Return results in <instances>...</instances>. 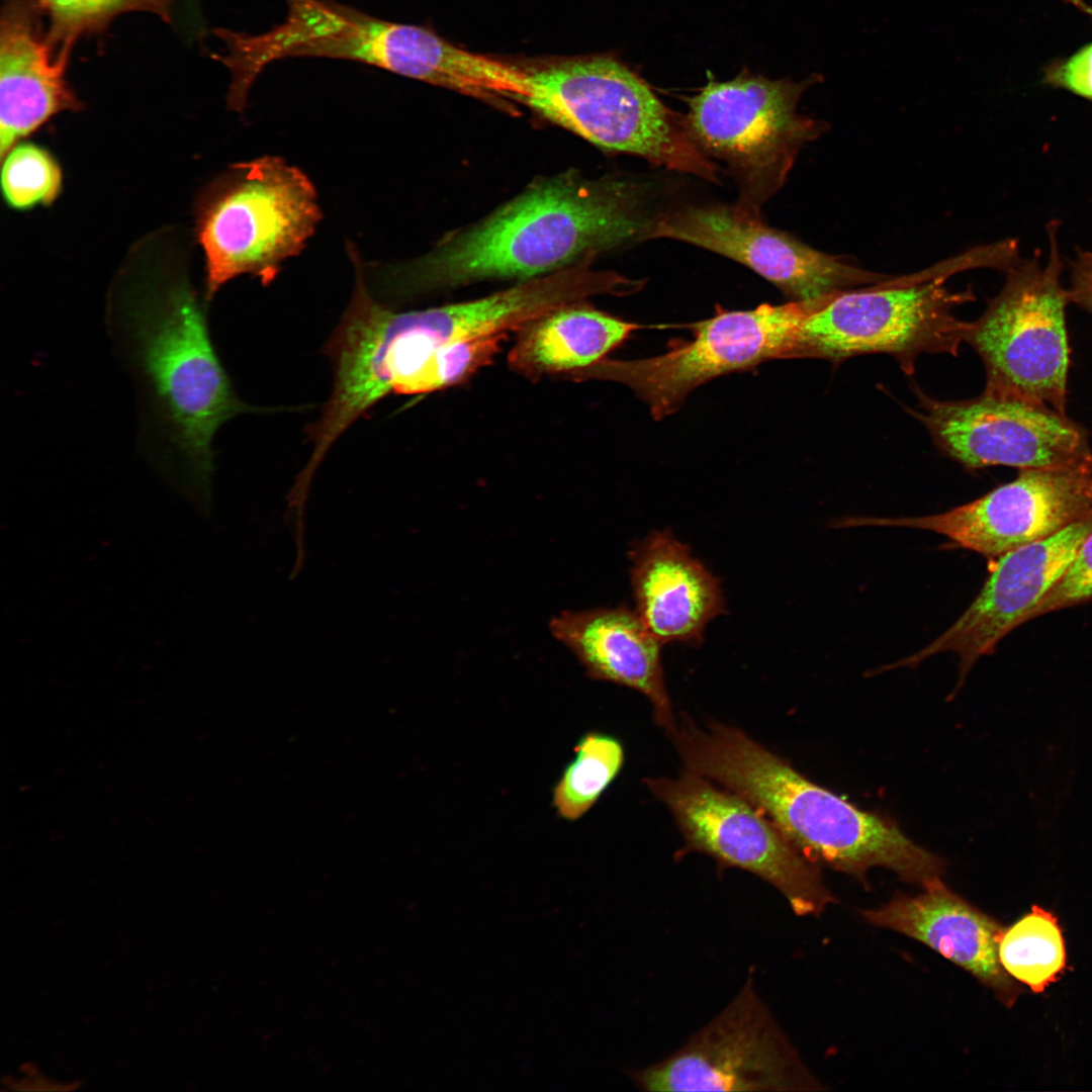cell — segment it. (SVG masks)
Here are the masks:
<instances>
[{"mask_svg": "<svg viewBox=\"0 0 1092 1092\" xmlns=\"http://www.w3.org/2000/svg\"><path fill=\"white\" fill-rule=\"evenodd\" d=\"M702 777L744 798L808 859L867 883L873 868L925 889L946 861L919 846L889 819L863 811L823 788L734 726L721 724L696 757Z\"/></svg>", "mask_w": 1092, "mask_h": 1092, "instance_id": "cell-3", "label": "cell"}, {"mask_svg": "<svg viewBox=\"0 0 1092 1092\" xmlns=\"http://www.w3.org/2000/svg\"><path fill=\"white\" fill-rule=\"evenodd\" d=\"M122 291L110 298L105 328L133 387L138 447L181 491H203L216 432L251 407L236 394L187 282L152 279Z\"/></svg>", "mask_w": 1092, "mask_h": 1092, "instance_id": "cell-1", "label": "cell"}, {"mask_svg": "<svg viewBox=\"0 0 1092 1092\" xmlns=\"http://www.w3.org/2000/svg\"><path fill=\"white\" fill-rule=\"evenodd\" d=\"M629 1075L650 1092L823 1089L757 994L752 976L685 1045Z\"/></svg>", "mask_w": 1092, "mask_h": 1092, "instance_id": "cell-12", "label": "cell"}, {"mask_svg": "<svg viewBox=\"0 0 1092 1092\" xmlns=\"http://www.w3.org/2000/svg\"><path fill=\"white\" fill-rule=\"evenodd\" d=\"M822 81L819 74L801 82L742 74L727 82L710 81L687 100L682 124L696 147L707 158L724 162L736 178L739 211L759 217L801 149L828 129L826 121L798 111L803 94Z\"/></svg>", "mask_w": 1092, "mask_h": 1092, "instance_id": "cell-6", "label": "cell"}, {"mask_svg": "<svg viewBox=\"0 0 1092 1092\" xmlns=\"http://www.w3.org/2000/svg\"><path fill=\"white\" fill-rule=\"evenodd\" d=\"M868 923L918 940L972 974L1005 1002L1013 984L999 960L1004 929L939 881L921 894H897L878 909L861 911Z\"/></svg>", "mask_w": 1092, "mask_h": 1092, "instance_id": "cell-19", "label": "cell"}, {"mask_svg": "<svg viewBox=\"0 0 1092 1092\" xmlns=\"http://www.w3.org/2000/svg\"><path fill=\"white\" fill-rule=\"evenodd\" d=\"M639 326L598 310L584 301L554 308L518 331L508 355L510 368L530 379L571 374L604 359Z\"/></svg>", "mask_w": 1092, "mask_h": 1092, "instance_id": "cell-21", "label": "cell"}, {"mask_svg": "<svg viewBox=\"0 0 1092 1092\" xmlns=\"http://www.w3.org/2000/svg\"><path fill=\"white\" fill-rule=\"evenodd\" d=\"M999 960L1004 970L1041 992L1055 981L1066 965L1065 944L1057 919L1037 906L1004 930L999 943Z\"/></svg>", "mask_w": 1092, "mask_h": 1092, "instance_id": "cell-22", "label": "cell"}, {"mask_svg": "<svg viewBox=\"0 0 1092 1092\" xmlns=\"http://www.w3.org/2000/svg\"><path fill=\"white\" fill-rule=\"evenodd\" d=\"M828 297L754 309L719 311L693 325L694 336L667 352L647 358H604L575 371L572 380H607L631 388L654 419L677 411L706 382L751 369L772 359L793 358L801 327Z\"/></svg>", "mask_w": 1092, "mask_h": 1092, "instance_id": "cell-10", "label": "cell"}, {"mask_svg": "<svg viewBox=\"0 0 1092 1092\" xmlns=\"http://www.w3.org/2000/svg\"><path fill=\"white\" fill-rule=\"evenodd\" d=\"M1042 83L1092 100V42L1066 59L1050 62L1043 68Z\"/></svg>", "mask_w": 1092, "mask_h": 1092, "instance_id": "cell-27", "label": "cell"}, {"mask_svg": "<svg viewBox=\"0 0 1092 1092\" xmlns=\"http://www.w3.org/2000/svg\"><path fill=\"white\" fill-rule=\"evenodd\" d=\"M648 187L574 172L541 179L421 258L376 271L379 289L407 296L488 279L544 276L648 240L658 216Z\"/></svg>", "mask_w": 1092, "mask_h": 1092, "instance_id": "cell-2", "label": "cell"}, {"mask_svg": "<svg viewBox=\"0 0 1092 1092\" xmlns=\"http://www.w3.org/2000/svg\"><path fill=\"white\" fill-rule=\"evenodd\" d=\"M636 613L663 644L702 642L725 611L719 579L669 531H653L630 550Z\"/></svg>", "mask_w": 1092, "mask_h": 1092, "instance_id": "cell-17", "label": "cell"}, {"mask_svg": "<svg viewBox=\"0 0 1092 1092\" xmlns=\"http://www.w3.org/2000/svg\"><path fill=\"white\" fill-rule=\"evenodd\" d=\"M286 3L285 19L266 31H214L222 48L213 58L231 76V109L243 111L264 69L288 58L353 61L469 96L480 93L490 79V58L456 47L427 27L381 19L334 0Z\"/></svg>", "mask_w": 1092, "mask_h": 1092, "instance_id": "cell-4", "label": "cell"}, {"mask_svg": "<svg viewBox=\"0 0 1092 1092\" xmlns=\"http://www.w3.org/2000/svg\"><path fill=\"white\" fill-rule=\"evenodd\" d=\"M1059 222L1046 225L1049 257L1020 259L1006 273L1002 290L970 323L965 342L982 359L986 392L1051 406L1067 415L1070 345L1066 324L1068 289L1062 284Z\"/></svg>", "mask_w": 1092, "mask_h": 1092, "instance_id": "cell-7", "label": "cell"}, {"mask_svg": "<svg viewBox=\"0 0 1092 1092\" xmlns=\"http://www.w3.org/2000/svg\"><path fill=\"white\" fill-rule=\"evenodd\" d=\"M1070 302L1092 313V251H1078L1071 263Z\"/></svg>", "mask_w": 1092, "mask_h": 1092, "instance_id": "cell-28", "label": "cell"}, {"mask_svg": "<svg viewBox=\"0 0 1092 1092\" xmlns=\"http://www.w3.org/2000/svg\"><path fill=\"white\" fill-rule=\"evenodd\" d=\"M1090 599H1092V533L1085 539L1062 578L1026 615L1024 623Z\"/></svg>", "mask_w": 1092, "mask_h": 1092, "instance_id": "cell-26", "label": "cell"}, {"mask_svg": "<svg viewBox=\"0 0 1092 1092\" xmlns=\"http://www.w3.org/2000/svg\"><path fill=\"white\" fill-rule=\"evenodd\" d=\"M971 289L951 292L938 277L894 279L827 298L803 323L793 358L841 361L885 353L912 373L923 353L957 354L970 323L953 310L973 300Z\"/></svg>", "mask_w": 1092, "mask_h": 1092, "instance_id": "cell-9", "label": "cell"}, {"mask_svg": "<svg viewBox=\"0 0 1092 1092\" xmlns=\"http://www.w3.org/2000/svg\"><path fill=\"white\" fill-rule=\"evenodd\" d=\"M1092 513V471L1019 469L1016 478L946 512L922 517H850V527H905L943 535L987 558L1045 539Z\"/></svg>", "mask_w": 1092, "mask_h": 1092, "instance_id": "cell-14", "label": "cell"}, {"mask_svg": "<svg viewBox=\"0 0 1092 1092\" xmlns=\"http://www.w3.org/2000/svg\"><path fill=\"white\" fill-rule=\"evenodd\" d=\"M4 158L2 192L11 207L29 209L57 198L62 188V173L44 149L22 144L14 146Z\"/></svg>", "mask_w": 1092, "mask_h": 1092, "instance_id": "cell-25", "label": "cell"}, {"mask_svg": "<svg viewBox=\"0 0 1092 1092\" xmlns=\"http://www.w3.org/2000/svg\"><path fill=\"white\" fill-rule=\"evenodd\" d=\"M623 763L624 748L619 739L601 732L584 734L553 789L557 814L567 821L581 818L613 783Z\"/></svg>", "mask_w": 1092, "mask_h": 1092, "instance_id": "cell-23", "label": "cell"}, {"mask_svg": "<svg viewBox=\"0 0 1092 1092\" xmlns=\"http://www.w3.org/2000/svg\"><path fill=\"white\" fill-rule=\"evenodd\" d=\"M1072 1H1075V0H1072Z\"/></svg>", "mask_w": 1092, "mask_h": 1092, "instance_id": "cell-29", "label": "cell"}, {"mask_svg": "<svg viewBox=\"0 0 1092 1092\" xmlns=\"http://www.w3.org/2000/svg\"><path fill=\"white\" fill-rule=\"evenodd\" d=\"M321 217L315 189L296 167L278 157L235 165L206 195L197 219L205 299L243 274L270 284Z\"/></svg>", "mask_w": 1092, "mask_h": 1092, "instance_id": "cell-8", "label": "cell"}, {"mask_svg": "<svg viewBox=\"0 0 1092 1092\" xmlns=\"http://www.w3.org/2000/svg\"><path fill=\"white\" fill-rule=\"evenodd\" d=\"M643 782L671 813L685 839L681 852H701L721 867L755 875L798 916H817L835 901L816 863L744 798L687 770Z\"/></svg>", "mask_w": 1092, "mask_h": 1092, "instance_id": "cell-11", "label": "cell"}, {"mask_svg": "<svg viewBox=\"0 0 1092 1092\" xmlns=\"http://www.w3.org/2000/svg\"><path fill=\"white\" fill-rule=\"evenodd\" d=\"M1091 533L1092 513L1045 539L1001 555L978 596L949 628L914 654L881 666L880 671L913 668L935 654L954 652L960 664L953 697L974 664L1023 624L1062 578Z\"/></svg>", "mask_w": 1092, "mask_h": 1092, "instance_id": "cell-16", "label": "cell"}, {"mask_svg": "<svg viewBox=\"0 0 1092 1092\" xmlns=\"http://www.w3.org/2000/svg\"><path fill=\"white\" fill-rule=\"evenodd\" d=\"M920 419L935 444L969 469L994 465L1092 471L1086 431L1051 406L984 391L942 401L918 393Z\"/></svg>", "mask_w": 1092, "mask_h": 1092, "instance_id": "cell-13", "label": "cell"}, {"mask_svg": "<svg viewBox=\"0 0 1092 1092\" xmlns=\"http://www.w3.org/2000/svg\"><path fill=\"white\" fill-rule=\"evenodd\" d=\"M72 47H56L27 14L9 7L0 36V155L54 115L80 108L66 79Z\"/></svg>", "mask_w": 1092, "mask_h": 1092, "instance_id": "cell-20", "label": "cell"}, {"mask_svg": "<svg viewBox=\"0 0 1092 1092\" xmlns=\"http://www.w3.org/2000/svg\"><path fill=\"white\" fill-rule=\"evenodd\" d=\"M519 103L604 150L718 182V168L690 139L682 119L613 58L524 70Z\"/></svg>", "mask_w": 1092, "mask_h": 1092, "instance_id": "cell-5", "label": "cell"}, {"mask_svg": "<svg viewBox=\"0 0 1092 1092\" xmlns=\"http://www.w3.org/2000/svg\"><path fill=\"white\" fill-rule=\"evenodd\" d=\"M175 0H35L47 16V37L55 47H73L81 36L103 30L117 16L145 12L171 18Z\"/></svg>", "mask_w": 1092, "mask_h": 1092, "instance_id": "cell-24", "label": "cell"}, {"mask_svg": "<svg viewBox=\"0 0 1092 1092\" xmlns=\"http://www.w3.org/2000/svg\"><path fill=\"white\" fill-rule=\"evenodd\" d=\"M550 632L589 677L633 689L648 699L654 721L667 736L677 727L660 659L662 643L636 611L626 607L564 611Z\"/></svg>", "mask_w": 1092, "mask_h": 1092, "instance_id": "cell-18", "label": "cell"}, {"mask_svg": "<svg viewBox=\"0 0 1092 1092\" xmlns=\"http://www.w3.org/2000/svg\"><path fill=\"white\" fill-rule=\"evenodd\" d=\"M658 238L695 245L739 262L794 301L822 299L895 278L816 250L735 205H688L659 215L649 235V239Z\"/></svg>", "mask_w": 1092, "mask_h": 1092, "instance_id": "cell-15", "label": "cell"}]
</instances>
